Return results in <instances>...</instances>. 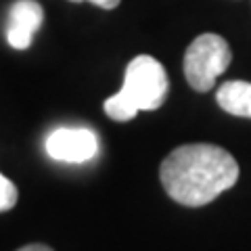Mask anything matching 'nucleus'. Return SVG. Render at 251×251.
I'll return each instance as SVG.
<instances>
[{"label":"nucleus","mask_w":251,"mask_h":251,"mask_svg":"<svg viewBox=\"0 0 251 251\" xmlns=\"http://www.w3.org/2000/svg\"><path fill=\"white\" fill-rule=\"evenodd\" d=\"M159 178L176 203L201 207L237 184L239 163L222 147L182 145L161 161Z\"/></svg>","instance_id":"f257e3e1"},{"label":"nucleus","mask_w":251,"mask_h":251,"mask_svg":"<svg viewBox=\"0 0 251 251\" xmlns=\"http://www.w3.org/2000/svg\"><path fill=\"white\" fill-rule=\"evenodd\" d=\"M170 82L163 65L149 54H138L126 67L122 90L105 100V113L115 122H130L138 111H155L168 99Z\"/></svg>","instance_id":"f03ea898"},{"label":"nucleus","mask_w":251,"mask_h":251,"mask_svg":"<svg viewBox=\"0 0 251 251\" xmlns=\"http://www.w3.org/2000/svg\"><path fill=\"white\" fill-rule=\"evenodd\" d=\"M230 61V46L222 36L201 34L188 44L184 52V77L193 90L207 92L214 88L218 75L228 69Z\"/></svg>","instance_id":"7ed1b4c3"},{"label":"nucleus","mask_w":251,"mask_h":251,"mask_svg":"<svg viewBox=\"0 0 251 251\" xmlns=\"http://www.w3.org/2000/svg\"><path fill=\"white\" fill-rule=\"evenodd\" d=\"M46 153L57 161L84 163L99 153V138L88 128H59L46 138Z\"/></svg>","instance_id":"20e7f679"},{"label":"nucleus","mask_w":251,"mask_h":251,"mask_svg":"<svg viewBox=\"0 0 251 251\" xmlns=\"http://www.w3.org/2000/svg\"><path fill=\"white\" fill-rule=\"evenodd\" d=\"M42 21H44V11L36 0H17L9 9L6 40L17 50L29 49L34 34L40 29Z\"/></svg>","instance_id":"39448f33"},{"label":"nucleus","mask_w":251,"mask_h":251,"mask_svg":"<svg viewBox=\"0 0 251 251\" xmlns=\"http://www.w3.org/2000/svg\"><path fill=\"white\" fill-rule=\"evenodd\" d=\"M218 105L226 113L237 115V117H249L251 120V84L243 80L224 82L218 86L216 92Z\"/></svg>","instance_id":"423d86ee"},{"label":"nucleus","mask_w":251,"mask_h":251,"mask_svg":"<svg viewBox=\"0 0 251 251\" xmlns=\"http://www.w3.org/2000/svg\"><path fill=\"white\" fill-rule=\"evenodd\" d=\"M19 199V191L15 182H11L6 176L0 174V211H9L17 205Z\"/></svg>","instance_id":"0eeeda50"},{"label":"nucleus","mask_w":251,"mask_h":251,"mask_svg":"<svg viewBox=\"0 0 251 251\" xmlns=\"http://www.w3.org/2000/svg\"><path fill=\"white\" fill-rule=\"evenodd\" d=\"M72 2H84V0H72ZM88 2H92V4L100 6V9H107V11H111V9H115V6L122 2V0H88Z\"/></svg>","instance_id":"6e6552de"},{"label":"nucleus","mask_w":251,"mask_h":251,"mask_svg":"<svg viewBox=\"0 0 251 251\" xmlns=\"http://www.w3.org/2000/svg\"><path fill=\"white\" fill-rule=\"evenodd\" d=\"M17 251H52L49 245H42V243H31V245H25Z\"/></svg>","instance_id":"1a4fd4ad"}]
</instances>
